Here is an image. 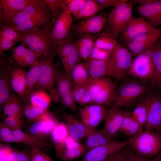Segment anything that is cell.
<instances>
[{
  "instance_id": "603a6c76",
  "label": "cell",
  "mask_w": 161,
  "mask_h": 161,
  "mask_svg": "<svg viewBox=\"0 0 161 161\" xmlns=\"http://www.w3.org/2000/svg\"><path fill=\"white\" fill-rule=\"evenodd\" d=\"M56 156L62 158L65 151V143L69 135L66 124L58 123L51 134Z\"/></svg>"
},
{
  "instance_id": "52a82bcc",
  "label": "cell",
  "mask_w": 161,
  "mask_h": 161,
  "mask_svg": "<svg viewBox=\"0 0 161 161\" xmlns=\"http://www.w3.org/2000/svg\"><path fill=\"white\" fill-rule=\"evenodd\" d=\"M151 47L133 59L126 75L140 78L150 80L152 82L154 74Z\"/></svg>"
},
{
  "instance_id": "6da1fadb",
  "label": "cell",
  "mask_w": 161,
  "mask_h": 161,
  "mask_svg": "<svg viewBox=\"0 0 161 161\" xmlns=\"http://www.w3.org/2000/svg\"><path fill=\"white\" fill-rule=\"evenodd\" d=\"M52 29L35 27L17 32L21 37L22 44L30 48L39 58L44 56L54 55L55 47L52 39Z\"/></svg>"
},
{
  "instance_id": "d590c367",
  "label": "cell",
  "mask_w": 161,
  "mask_h": 161,
  "mask_svg": "<svg viewBox=\"0 0 161 161\" xmlns=\"http://www.w3.org/2000/svg\"><path fill=\"white\" fill-rule=\"evenodd\" d=\"M148 102V96L143 99L131 113V117L142 127L147 123Z\"/></svg>"
},
{
  "instance_id": "74e56055",
  "label": "cell",
  "mask_w": 161,
  "mask_h": 161,
  "mask_svg": "<svg viewBox=\"0 0 161 161\" xmlns=\"http://www.w3.org/2000/svg\"><path fill=\"white\" fill-rule=\"evenodd\" d=\"M95 47L107 50H113L117 44L116 39L113 36L110 30L98 33Z\"/></svg>"
},
{
  "instance_id": "277c9868",
  "label": "cell",
  "mask_w": 161,
  "mask_h": 161,
  "mask_svg": "<svg viewBox=\"0 0 161 161\" xmlns=\"http://www.w3.org/2000/svg\"><path fill=\"white\" fill-rule=\"evenodd\" d=\"M150 87L133 80L123 82L116 91L114 103L108 111L110 112L122 107H126L148 92Z\"/></svg>"
},
{
  "instance_id": "681fc988",
  "label": "cell",
  "mask_w": 161,
  "mask_h": 161,
  "mask_svg": "<svg viewBox=\"0 0 161 161\" xmlns=\"http://www.w3.org/2000/svg\"><path fill=\"white\" fill-rule=\"evenodd\" d=\"M87 151L84 145L71 149L66 150L62 158L64 161H68L78 158L83 155Z\"/></svg>"
},
{
  "instance_id": "f5cc1de1",
  "label": "cell",
  "mask_w": 161,
  "mask_h": 161,
  "mask_svg": "<svg viewBox=\"0 0 161 161\" xmlns=\"http://www.w3.org/2000/svg\"><path fill=\"white\" fill-rule=\"evenodd\" d=\"M59 102L62 103L75 113L78 114V111L75 105L76 102L71 89L62 96Z\"/></svg>"
},
{
  "instance_id": "f1b7e54d",
  "label": "cell",
  "mask_w": 161,
  "mask_h": 161,
  "mask_svg": "<svg viewBox=\"0 0 161 161\" xmlns=\"http://www.w3.org/2000/svg\"><path fill=\"white\" fill-rule=\"evenodd\" d=\"M33 0H1L3 17L11 16L22 12Z\"/></svg>"
},
{
  "instance_id": "94428289",
  "label": "cell",
  "mask_w": 161,
  "mask_h": 161,
  "mask_svg": "<svg viewBox=\"0 0 161 161\" xmlns=\"http://www.w3.org/2000/svg\"><path fill=\"white\" fill-rule=\"evenodd\" d=\"M31 148L30 150L25 149L19 151L17 161H31Z\"/></svg>"
},
{
  "instance_id": "9c48e42d",
  "label": "cell",
  "mask_w": 161,
  "mask_h": 161,
  "mask_svg": "<svg viewBox=\"0 0 161 161\" xmlns=\"http://www.w3.org/2000/svg\"><path fill=\"white\" fill-rule=\"evenodd\" d=\"M117 78L122 79L126 75L133 56L131 52L123 45L117 44L110 55Z\"/></svg>"
},
{
  "instance_id": "484cf974",
  "label": "cell",
  "mask_w": 161,
  "mask_h": 161,
  "mask_svg": "<svg viewBox=\"0 0 161 161\" xmlns=\"http://www.w3.org/2000/svg\"><path fill=\"white\" fill-rule=\"evenodd\" d=\"M40 64L39 61L31 66L27 73L26 87L23 95L21 99L22 103L27 104L32 90L37 83L39 76Z\"/></svg>"
},
{
  "instance_id": "ab89813d",
  "label": "cell",
  "mask_w": 161,
  "mask_h": 161,
  "mask_svg": "<svg viewBox=\"0 0 161 161\" xmlns=\"http://www.w3.org/2000/svg\"><path fill=\"white\" fill-rule=\"evenodd\" d=\"M29 99L32 105L46 109L52 100L50 95L42 90L32 92Z\"/></svg>"
},
{
  "instance_id": "60d3db41",
  "label": "cell",
  "mask_w": 161,
  "mask_h": 161,
  "mask_svg": "<svg viewBox=\"0 0 161 161\" xmlns=\"http://www.w3.org/2000/svg\"><path fill=\"white\" fill-rule=\"evenodd\" d=\"M80 57L79 52L74 42H71L69 51L66 56L67 63L65 68H64L65 74L71 78L72 71L78 64Z\"/></svg>"
},
{
  "instance_id": "6f0895ef",
  "label": "cell",
  "mask_w": 161,
  "mask_h": 161,
  "mask_svg": "<svg viewBox=\"0 0 161 161\" xmlns=\"http://www.w3.org/2000/svg\"><path fill=\"white\" fill-rule=\"evenodd\" d=\"M104 9L106 7L111 6L114 8L121 4L129 1L127 0H95Z\"/></svg>"
},
{
  "instance_id": "be15d7a7",
  "label": "cell",
  "mask_w": 161,
  "mask_h": 161,
  "mask_svg": "<svg viewBox=\"0 0 161 161\" xmlns=\"http://www.w3.org/2000/svg\"><path fill=\"white\" fill-rule=\"evenodd\" d=\"M153 0H132L131 1L133 4L137 3L140 4V5L146 4L152 2Z\"/></svg>"
},
{
  "instance_id": "30bf717a",
  "label": "cell",
  "mask_w": 161,
  "mask_h": 161,
  "mask_svg": "<svg viewBox=\"0 0 161 161\" xmlns=\"http://www.w3.org/2000/svg\"><path fill=\"white\" fill-rule=\"evenodd\" d=\"M72 18L69 12L64 10L60 14L54 23L51 31L52 41L55 46L64 42H70L69 32Z\"/></svg>"
},
{
  "instance_id": "5bb4252c",
  "label": "cell",
  "mask_w": 161,
  "mask_h": 161,
  "mask_svg": "<svg viewBox=\"0 0 161 161\" xmlns=\"http://www.w3.org/2000/svg\"><path fill=\"white\" fill-rule=\"evenodd\" d=\"M3 18L4 23L3 26L16 32L29 30L35 27L49 28L38 20L28 16L23 11Z\"/></svg>"
},
{
  "instance_id": "1f68e13d",
  "label": "cell",
  "mask_w": 161,
  "mask_h": 161,
  "mask_svg": "<svg viewBox=\"0 0 161 161\" xmlns=\"http://www.w3.org/2000/svg\"><path fill=\"white\" fill-rule=\"evenodd\" d=\"M3 110V117L13 116L24 119L20 101L13 91L5 103Z\"/></svg>"
},
{
  "instance_id": "7dc6e473",
  "label": "cell",
  "mask_w": 161,
  "mask_h": 161,
  "mask_svg": "<svg viewBox=\"0 0 161 161\" xmlns=\"http://www.w3.org/2000/svg\"><path fill=\"white\" fill-rule=\"evenodd\" d=\"M131 150L128 144L112 154L103 161H127L129 154Z\"/></svg>"
},
{
  "instance_id": "c3c4849f",
  "label": "cell",
  "mask_w": 161,
  "mask_h": 161,
  "mask_svg": "<svg viewBox=\"0 0 161 161\" xmlns=\"http://www.w3.org/2000/svg\"><path fill=\"white\" fill-rule=\"evenodd\" d=\"M86 0H64L63 10L69 12L72 15L81 9Z\"/></svg>"
},
{
  "instance_id": "44dd1931",
  "label": "cell",
  "mask_w": 161,
  "mask_h": 161,
  "mask_svg": "<svg viewBox=\"0 0 161 161\" xmlns=\"http://www.w3.org/2000/svg\"><path fill=\"white\" fill-rule=\"evenodd\" d=\"M62 112L66 123L69 135L78 141L87 137L92 131L74 115L68 113L63 109H62Z\"/></svg>"
},
{
  "instance_id": "5b68a950",
  "label": "cell",
  "mask_w": 161,
  "mask_h": 161,
  "mask_svg": "<svg viewBox=\"0 0 161 161\" xmlns=\"http://www.w3.org/2000/svg\"><path fill=\"white\" fill-rule=\"evenodd\" d=\"M0 141L24 143L30 147L34 146L40 149L49 146L46 139L35 137L29 133H24L20 129L12 130L2 121L0 124Z\"/></svg>"
},
{
  "instance_id": "11a10c76",
  "label": "cell",
  "mask_w": 161,
  "mask_h": 161,
  "mask_svg": "<svg viewBox=\"0 0 161 161\" xmlns=\"http://www.w3.org/2000/svg\"><path fill=\"white\" fill-rule=\"evenodd\" d=\"M25 46L22 44L14 47L12 51V58L18 65L21 61L25 55L27 50Z\"/></svg>"
},
{
  "instance_id": "7402d4cb",
  "label": "cell",
  "mask_w": 161,
  "mask_h": 161,
  "mask_svg": "<svg viewBox=\"0 0 161 161\" xmlns=\"http://www.w3.org/2000/svg\"><path fill=\"white\" fill-rule=\"evenodd\" d=\"M58 123L52 115L32 123L29 128V134L37 138L46 139Z\"/></svg>"
},
{
  "instance_id": "d6986e66",
  "label": "cell",
  "mask_w": 161,
  "mask_h": 161,
  "mask_svg": "<svg viewBox=\"0 0 161 161\" xmlns=\"http://www.w3.org/2000/svg\"><path fill=\"white\" fill-rule=\"evenodd\" d=\"M106 22L103 13L98 15L87 18L77 23L74 29L78 34L83 35L99 33Z\"/></svg>"
},
{
  "instance_id": "83f0119b",
  "label": "cell",
  "mask_w": 161,
  "mask_h": 161,
  "mask_svg": "<svg viewBox=\"0 0 161 161\" xmlns=\"http://www.w3.org/2000/svg\"><path fill=\"white\" fill-rule=\"evenodd\" d=\"M98 36V34L96 35L86 34L74 42L81 58L86 62L90 56Z\"/></svg>"
},
{
  "instance_id": "6125c7cd",
  "label": "cell",
  "mask_w": 161,
  "mask_h": 161,
  "mask_svg": "<svg viewBox=\"0 0 161 161\" xmlns=\"http://www.w3.org/2000/svg\"><path fill=\"white\" fill-rule=\"evenodd\" d=\"M91 102V96L87 88L79 104L81 106H84L88 103L90 104Z\"/></svg>"
},
{
  "instance_id": "f35d334b",
  "label": "cell",
  "mask_w": 161,
  "mask_h": 161,
  "mask_svg": "<svg viewBox=\"0 0 161 161\" xmlns=\"http://www.w3.org/2000/svg\"><path fill=\"white\" fill-rule=\"evenodd\" d=\"M73 86L86 84L90 76L84 64L78 63L73 69L71 75Z\"/></svg>"
},
{
  "instance_id": "7a4b0ae2",
  "label": "cell",
  "mask_w": 161,
  "mask_h": 161,
  "mask_svg": "<svg viewBox=\"0 0 161 161\" xmlns=\"http://www.w3.org/2000/svg\"><path fill=\"white\" fill-rule=\"evenodd\" d=\"M128 140L131 148L142 156H156L161 151V134L157 131H143Z\"/></svg>"
},
{
  "instance_id": "bcb514c9",
  "label": "cell",
  "mask_w": 161,
  "mask_h": 161,
  "mask_svg": "<svg viewBox=\"0 0 161 161\" xmlns=\"http://www.w3.org/2000/svg\"><path fill=\"white\" fill-rule=\"evenodd\" d=\"M2 122L12 130L22 129L25 124L24 119L13 116H3Z\"/></svg>"
},
{
  "instance_id": "ac0fdd59",
  "label": "cell",
  "mask_w": 161,
  "mask_h": 161,
  "mask_svg": "<svg viewBox=\"0 0 161 161\" xmlns=\"http://www.w3.org/2000/svg\"><path fill=\"white\" fill-rule=\"evenodd\" d=\"M161 125V96H148V117L145 130H156Z\"/></svg>"
},
{
  "instance_id": "f907efd6",
  "label": "cell",
  "mask_w": 161,
  "mask_h": 161,
  "mask_svg": "<svg viewBox=\"0 0 161 161\" xmlns=\"http://www.w3.org/2000/svg\"><path fill=\"white\" fill-rule=\"evenodd\" d=\"M39 58L35 53L30 49H27L26 53L21 62L17 65L21 68L32 66L38 61Z\"/></svg>"
},
{
  "instance_id": "03108f58",
  "label": "cell",
  "mask_w": 161,
  "mask_h": 161,
  "mask_svg": "<svg viewBox=\"0 0 161 161\" xmlns=\"http://www.w3.org/2000/svg\"><path fill=\"white\" fill-rule=\"evenodd\" d=\"M156 131L161 134V125L158 127L156 129Z\"/></svg>"
},
{
  "instance_id": "816d5d0a",
  "label": "cell",
  "mask_w": 161,
  "mask_h": 161,
  "mask_svg": "<svg viewBox=\"0 0 161 161\" xmlns=\"http://www.w3.org/2000/svg\"><path fill=\"white\" fill-rule=\"evenodd\" d=\"M112 51L103 49L95 47L89 59L87 61L107 60L110 56Z\"/></svg>"
},
{
  "instance_id": "003e7915",
  "label": "cell",
  "mask_w": 161,
  "mask_h": 161,
  "mask_svg": "<svg viewBox=\"0 0 161 161\" xmlns=\"http://www.w3.org/2000/svg\"><path fill=\"white\" fill-rule=\"evenodd\" d=\"M161 30V33L160 35V36L159 38V39L157 41V42L159 43V44H161V28L160 29Z\"/></svg>"
},
{
  "instance_id": "f546056e",
  "label": "cell",
  "mask_w": 161,
  "mask_h": 161,
  "mask_svg": "<svg viewBox=\"0 0 161 161\" xmlns=\"http://www.w3.org/2000/svg\"><path fill=\"white\" fill-rule=\"evenodd\" d=\"M10 70L6 67L2 68L0 72V110L3 108L6 101L11 95L12 89L10 80Z\"/></svg>"
},
{
  "instance_id": "680465c9",
  "label": "cell",
  "mask_w": 161,
  "mask_h": 161,
  "mask_svg": "<svg viewBox=\"0 0 161 161\" xmlns=\"http://www.w3.org/2000/svg\"><path fill=\"white\" fill-rule=\"evenodd\" d=\"M151 160L149 157L140 155L131 149L129 154L127 161H151Z\"/></svg>"
},
{
  "instance_id": "e0dca14e",
  "label": "cell",
  "mask_w": 161,
  "mask_h": 161,
  "mask_svg": "<svg viewBox=\"0 0 161 161\" xmlns=\"http://www.w3.org/2000/svg\"><path fill=\"white\" fill-rule=\"evenodd\" d=\"M90 77L110 76L117 78L111 56L105 60H93L84 64Z\"/></svg>"
},
{
  "instance_id": "ba28073f",
  "label": "cell",
  "mask_w": 161,
  "mask_h": 161,
  "mask_svg": "<svg viewBox=\"0 0 161 161\" xmlns=\"http://www.w3.org/2000/svg\"><path fill=\"white\" fill-rule=\"evenodd\" d=\"M54 55L44 56L40 61L39 79L32 92L41 90L50 91L53 88L57 73L53 64Z\"/></svg>"
},
{
  "instance_id": "7c38bea8",
  "label": "cell",
  "mask_w": 161,
  "mask_h": 161,
  "mask_svg": "<svg viewBox=\"0 0 161 161\" xmlns=\"http://www.w3.org/2000/svg\"><path fill=\"white\" fill-rule=\"evenodd\" d=\"M22 11L46 27L53 28L54 23L52 21L51 12L44 0H33L32 3Z\"/></svg>"
},
{
  "instance_id": "9f6ffc18",
  "label": "cell",
  "mask_w": 161,
  "mask_h": 161,
  "mask_svg": "<svg viewBox=\"0 0 161 161\" xmlns=\"http://www.w3.org/2000/svg\"><path fill=\"white\" fill-rule=\"evenodd\" d=\"M86 84L81 86H73L71 89L72 93L76 103H79L80 101L87 89Z\"/></svg>"
},
{
  "instance_id": "2e32d148",
  "label": "cell",
  "mask_w": 161,
  "mask_h": 161,
  "mask_svg": "<svg viewBox=\"0 0 161 161\" xmlns=\"http://www.w3.org/2000/svg\"><path fill=\"white\" fill-rule=\"evenodd\" d=\"M130 113L129 111L119 109L107 111L105 118L104 127L100 132L107 137L112 139L119 131L124 118Z\"/></svg>"
},
{
  "instance_id": "b9f144b4",
  "label": "cell",
  "mask_w": 161,
  "mask_h": 161,
  "mask_svg": "<svg viewBox=\"0 0 161 161\" xmlns=\"http://www.w3.org/2000/svg\"><path fill=\"white\" fill-rule=\"evenodd\" d=\"M107 112L106 107L103 105L97 104L80 108L78 110V114L80 118Z\"/></svg>"
},
{
  "instance_id": "db71d44e",
  "label": "cell",
  "mask_w": 161,
  "mask_h": 161,
  "mask_svg": "<svg viewBox=\"0 0 161 161\" xmlns=\"http://www.w3.org/2000/svg\"><path fill=\"white\" fill-rule=\"evenodd\" d=\"M30 148L31 150V161H55L40 149L34 146Z\"/></svg>"
},
{
  "instance_id": "d4e9b609",
  "label": "cell",
  "mask_w": 161,
  "mask_h": 161,
  "mask_svg": "<svg viewBox=\"0 0 161 161\" xmlns=\"http://www.w3.org/2000/svg\"><path fill=\"white\" fill-rule=\"evenodd\" d=\"M26 72L22 68L13 67L10 69V78L13 89L22 98L24 92L27 78Z\"/></svg>"
},
{
  "instance_id": "f6af8a7d",
  "label": "cell",
  "mask_w": 161,
  "mask_h": 161,
  "mask_svg": "<svg viewBox=\"0 0 161 161\" xmlns=\"http://www.w3.org/2000/svg\"><path fill=\"white\" fill-rule=\"evenodd\" d=\"M106 113V112H103L80 119L81 121L87 127L92 130L95 129L103 119L105 118Z\"/></svg>"
},
{
  "instance_id": "4316f807",
  "label": "cell",
  "mask_w": 161,
  "mask_h": 161,
  "mask_svg": "<svg viewBox=\"0 0 161 161\" xmlns=\"http://www.w3.org/2000/svg\"><path fill=\"white\" fill-rule=\"evenodd\" d=\"M0 54L12 48L22 38L18 32L7 27L2 26L0 31Z\"/></svg>"
},
{
  "instance_id": "d6a6232c",
  "label": "cell",
  "mask_w": 161,
  "mask_h": 161,
  "mask_svg": "<svg viewBox=\"0 0 161 161\" xmlns=\"http://www.w3.org/2000/svg\"><path fill=\"white\" fill-rule=\"evenodd\" d=\"M103 9L95 0H86L83 7L72 15L78 20L86 19L96 16Z\"/></svg>"
},
{
  "instance_id": "8d00e7d4",
  "label": "cell",
  "mask_w": 161,
  "mask_h": 161,
  "mask_svg": "<svg viewBox=\"0 0 161 161\" xmlns=\"http://www.w3.org/2000/svg\"><path fill=\"white\" fill-rule=\"evenodd\" d=\"M85 145L88 151L96 147L105 144L112 141L96 129L92 131L87 136Z\"/></svg>"
},
{
  "instance_id": "8992f818",
  "label": "cell",
  "mask_w": 161,
  "mask_h": 161,
  "mask_svg": "<svg viewBox=\"0 0 161 161\" xmlns=\"http://www.w3.org/2000/svg\"><path fill=\"white\" fill-rule=\"evenodd\" d=\"M133 4L131 1L123 3L114 8L108 16L106 21L109 30L116 39L119 34L123 32L128 22L133 18Z\"/></svg>"
},
{
  "instance_id": "4fadbf2b",
  "label": "cell",
  "mask_w": 161,
  "mask_h": 161,
  "mask_svg": "<svg viewBox=\"0 0 161 161\" xmlns=\"http://www.w3.org/2000/svg\"><path fill=\"white\" fill-rule=\"evenodd\" d=\"M129 144L128 140L112 141L88 151L81 161H103L109 156Z\"/></svg>"
},
{
  "instance_id": "e7e4bbea",
  "label": "cell",
  "mask_w": 161,
  "mask_h": 161,
  "mask_svg": "<svg viewBox=\"0 0 161 161\" xmlns=\"http://www.w3.org/2000/svg\"><path fill=\"white\" fill-rule=\"evenodd\" d=\"M151 161H161V152L157 155L155 158L152 159Z\"/></svg>"
},
{
  "instance_id": "836d02e7",
  "label": "cell",
  "mask_w": 161,
  "mask_h": 161,
  "mask_svg": "<svg viewBox=\"0 0 161 161\" xmlns=\"http://www.w3.org/2000/svg\"><path fill=\"white\" fill-rule=\"evenodd\" d=\"M23 111L27 121L32 123L52 115L46 109L35 107L28 103L24 105Z\"/></svg>"
},
{
  "instance_id": "8fae6325",
  "label": "cell",
  "mask_w": 161,
  "mask_h": 161,
  "mask_svg": "<svg viewBox=\"0 0 161 161\" xmlns=\"http://www.w3.org/2000/svg\"><path fill=\"white\" fill-rule=\"evenodd\" d=\"M154 27L142 17L132 18L128 23L122 32V39L127 46L137 37L145 33L154 31Z\"/></svg>"
},
{
  "instance_id": "cb8c5ba5",
  "label": "cell",
  "mask_w": 161,
  "mask_h": 161,
  "mask_svg": "<svg viewBox=\"0 0 161 161\" xmlns=\"http://www.w3.org/2000/svg\"><path fill=\"white\" fill-rule=\"evenodd\" d=\"M56 86L50 91L52 100L59 102L62 96L70 90L73 87L72 78L57 71L55 78Z\"/></svg>"
},
{
  "instance_id": "4dcf8cb0",
  "label": "cell",
  "mask_w": 161,
  "mask_h": 161,
  "mask_svg": "<svg viewBox=\"0 0 161 161\" xmlns=\"http://www.w3.org/2000/svg\"><path fill=\"white\" fill-rule=\"evenodd\" d=\"M151 50L154 74L152 83L161 89V44L157 42Z\"/></svg>"
},
{
  "instance_id": "ee69618b",
  "label": "cell",
  "mask_w": 161,
  "mask_h": 161,
  "mask_svg": "<svg viewBox=\"0 0 161 161\" xmlns=\"http://www.w3.org/2000/svg\"><path fill=\"white\" fill-rule=\"evenodd\" d=\"M47 4L51 13L52 21L54 23L58 16L63 10L64 0H44Z\"/></svg>"
},
{
  "instance_id": "7bdbcfd3",
  "label": "cell",
  "mask_w": 161,
  "mask_h": 161,
  "mask_svg": "<svg viewBox=\"0 0 161 161\" xmlns=\"http://www.w3.org/2000/svg\"><path fill=\"white\" fill-rule=\"evenodd\" d=\"M19 151L0 144V161H17Z\"/></svg>"
},
{
  "instance_id": "91938a15",
  "label": "cell",
  "mask_w": 161,
  "mask_h": 161,
  "mask_svg": "<svg viewBox=\"0 0 161 161\" xmlns=\"http://www.w3.org/2000/svg\"><path fill=\"white\" fill-rule=\"evenodd\" d=\"M78 141L69 135L65 143V151L66 150L73 149L79 147L82 144Z\"/></svg>"
},
{
  "instance_id": "3957f363",
  "label": "cell",
  "mask_w": 161,
  "mask_h": 161,
  "mask_svg": "<svg viewBox=\"0 0 161 161\" xmlns=\"http://www.w3.org/2000/svg\"><path fill=\"white\" fill-rule=\"evenodd\" d=\"M91 98V104L103 105L114 101L116 90L114 83L105 77H90L86 84Z\"/></svg>"
},
{
  "instance_id": "ffe728a7",
  "label": "cell",
  "mask_w": 161,
  "mask_h": 161,
  "mask_svg": "<svg viewBox=\"0 0 161 161\" xmlns=\"http://www.w3.org/2000/svg\"><path fill=\"white\" fill-rule=\"evenodd\" d=\"M136 10L154 27L161 24V0H153L149 4L140 5Z\"/></svg>"
},
{
  "instance_id": "e575fe53",
  "label": "cell",
  "mask_w": 161,
  "mask_h": 161,
  "mask_svg": "<svg viewBox=\"0 0 161 161\" xmlns=\"http://www.w3.org/2000/svg\"><path fill=\"white\" fill-rule=\"evenodd\" d=\"M130 114V113L124 118L119 131L130 137L143 131L142 127L131 117Z\"/></svg>"
},
{
  "instance_id": "9a60e30c",
  "label": "cell",
  "mask_w": 161,
  "mask_h": 161,
  "mask_svg": "<svg viewBox=\"0 0 161 161\" xmlns=\"http://www.w3.org/2000/svg\"><path fill=\"white\" fill-rule=\"evenodd\" d=\"M161 33L160 29L157 27L153 32L141 35L135 38L127 46L134 56L146 51L157 41Z\"/></svg>"
}]
</instances>
